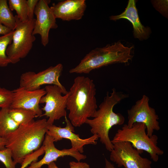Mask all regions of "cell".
<instances>
[{"label":"cell","mask_w":168,"mask_h":168,"mask_svg":"<svg viewBox=\"0 0 168 168\" xmlns=\"http://www.w3.org/2000/svg\"><path fill=\"white\" fill-rule=\"evenodd\" d=\"M96 90L93 80L88 77L75 78L66 104L68 118L74 127H80L89 118L94 117L97 108Z\"/></svg>","instance_id":"cell-1"},{"label":"cell","mask_w":168,"mask_h":168,"mask_svg":"<svg viewBox=\"0 0 168 168\" xmlns=\"http://www.w3.org/2000/svg\"><path fill=\"white\" fill-rule=\"evenodd\" d=\"M49 125L45 119L34 120L20 125L6 138V147L11 151L16 164H21L26 156L40 147Z\"/></svg>","instance_id":"cell-2"},{"label":"cell","mask_w":168,"mask_h":168,"mask_svg":"<svg viewBox=\"0 0 168 168\" xmlns=\"http://www.w3.org/2000/svg\"><path fill=\"white\" fill-rule=\"evenodd\" d=\"M128 96L127 94L113 89L111 93L107 92L93 118L87 119L85 123L90 126L91 133L98 136L100 142L110 152L113 150L114 146L109 137L110 130L114 125L123 124L125 119L121 114L114 112L113 108Z\"/></svg>","instance_id":"cell-3"},{"label":"cell","mask_w":168,"mask_h":168,"mask_svg":"<svg viewBox=\"0 0 168 168\" xmlns=\"http://www.w3.org/2000/svg\"><path fill=\"white\" fill-rule=\"evenodd\" d=\"M133 46L124 45L120 41L96 48L87 54L79 64L69 71L70 73L88 74L92 70L115 63H126L131 60Z\"/></svg>","instance_id":"cell-4"},{"label":"cell","mask_w":168,"mask_h":168,"mask_svg":"<svg viewBox=\"0 0 168 168\" xmlns=\"http://www.w3.org/2000/svg\"><path fill=\"white\" fill-rule=\"evenodd\" d=\"M146 130L145 125L142 123H135L131 127L125 124L117 130L111 142L112 144L120 142H130L141 154L143 151L146 152L152 161L156 162L159 156L163 155L164 152L157 146L158 137L153 134L149 137Z\"/></svg>","instance_id":"cell-5"},{"label":"cell","mask_w":168,"mask_h":168,"mask_svg":"<svg viewBox=\"0 0 168 168\" xmlns=\"http://www.w3.org/2000/svg\"><path fill=\"white\" fill-rule=\"evenodd\" d=\"M16 26L14 30L12 42L7 47L6 54L11 63L15 64L25 58L31 50L36 40L33 35L35 19L22 22L15 16Z\"/></svg>","instance_id":"cell-6"},{"label":"cell","mask_w":168,"mask_h":168,"mask_svg":"<svg viewBox=\"0 0 168 168\" xmlns=\"http://www.w3.org/2000/svg\"><path fill=\"white\" fill-rule=\"evenodd\" d=\"M46 94L41 99L40 104L45 103L42 110L44 112L41 117L45 116L48 118L47 122L49 125L54 124L55 121L66 116V110L69 91L64 96L62 89L54 85L45 86Z\"/></svg>","instance_id":"cell-7"},{"label":"cell","mask_w":168,"mask_h":168,"mask_svg":"<svg viewBox=\"0 0 168 168\" xmlns=\"http://www.w3.org/2000/svg\"><path fill=\"white\" fill-rule=\"evenodd\" d=\"M63 68V65L58 63L37 73L26 72L20 76V87L27 90L33 91L41 88V86L43 85H54L61 88L64 94L66 95L68 91L59 80Z\"/></svg>","instance_id":"cell-8"},{"label":"cell","mask_w":168,"mask_h":168,"mask_svg":"<svg viewBox=\"0 0 168 168\" xmlns=\"http://www.w3.org/2000/svg\"><path fill=\"white\" fill-rule=\"evenodd\" d=\"M149 100L148 97L144 95L128 110V120L127 124L131 127L136 123L144 124L146 127L147 134L151 137L154 131L159 130L160 127L158 120V116L155 109L150 106Z\"/></svg>","instance_id":"cell-9"},{"label":"cell","mask_w":168,"mask_h":168,"mask_svg":"<svg viewBox=\"0 0 168 168\" xmlns=\"http://www.w3.org/2000/svg\"><path fill=\"white\" fill-rule=\"evenodd\" d=\"M113 144L114 147L110 152V159L118 167L151 168L152 161L142 157L141 153L133 147L130 142H120Z\"/></svg>","instance_id":"cell-10"},{"label":"cell","mask_w":168,"mask_h":168,"mask_svg":"<svg viewBox=\"0 0 168 168\" xmlns=\"http://www.w3.org/2000/svg\"><path fill=\"white\" fill-rule=\"evenodd\" d=\"M50 1L39 0L34 11L36 18L33 35H40L41 43L44 46H46L49 43L50 30L58 27L56 18L48 5Z\"/></svg>","instance_id":"cell-11"},{"label":"cell","mask_w":168,"mask_h":168,"mask_svg":"<svg viewBox=\"0 0 168 168\" xmlns=\"http://www.w3.org/2000/svg\"><path fill=\"white\" fill-rule=\"evenodd\" d=\"M66 125L64 127L57 126L54 124L49 125L46 134L51 136L54 142H57L63 139L69 140L71 148L81 153L84 152V147L87 145H96L99 139L98 136L93 135L88 138H81L78 134L74 133V126L67 116L65 117Z\"/></svg>","instance_id":"cell-12"},{"label":"cell","mask_w":168,"mask_h":168,"mask_svg":"<svg viewBox=\"0 0 168 168\" xmlns=\"http://www.w3.org/2000/svg\"><path fill=\"white\" fill-rule=\"evenodd\" d=\"M54 142L52 137L46 134L43 142L44 151V156L38 161L32 162L26 168H41L43 166L48 165L56 161L58 158L66 156L72 157L78 161L85 160L86 158V155L71 147L59 150L55 147Z\"/></svg>","instance_id":"cell-13"},{"label":"cell","mask_w":168,"mask_h":168,"mask_svg":"<svg viewBox=\"0 0 168 168\" xmlns=\"http://www.w3.org/2000/svg\"><path fill=\"white\" fill-rule=\"evenodd\" d=\"M13 98L10 108H21L33 111L36 117H41L42 110L39 104L41 98L46 94L44 88L29 91L19 87L13 91Z\"/></svg>","instance_id":"cell-14"},{"label":"cell","mask_w":168,"mask_h":168,"mask_svg":"<svg viewBox=\"0 0 168 168\" xmlns=\"http://www.w3.org/2000/svg\"><path fill=\"white\" fill-rule=\"evenodd\" d=\"M86 7L85 0H66L53 3L50 7L56 19L70 21L81 19Z\"/></svg>","instance_id":"cell-15"},{"label":"cell","mask_w":168,"mask_h":168,"mask_svg":"<svg viewBox=\"0 0 168 168\" xmlns=\"http://www.w3.org/2000/svg\"><path fill=\"white\" fill-rule=\"evenodd\" d=\"M124 19L128 20L132 23L135 38L142 40L147 39L151 33L148 27H145L141 23L136 6V1L129 0L125 10L121 14L110 17V20L116 21Z\"/></svg>","instance_id":"cell-16"},{"label":"cell","mask_w":168,"mask_h":168,"mask_svg":"<svg viewBox=\"0 0 168 168\" xmlns=\"http://www.w3.org/2000/svg\"><path fill=\"white\" fill-rule=\"evenodd\" d=\"M9 108H4L0 110V137L5 138L19 126L10 116Z\"/></svg>","instance_id":"cell-17"},{"label":"cell","mask_w":168,"mask_h":168,"mask_svg":"<svg viewBox=\"0 0 168 168\" xmlns=\"http://www.w3.org/2000/svg\"><path fill=\"white\" fill-rule=\"evenodd\" d=\"M0 23L12 30L15 29L16 20L6 0H0Z\"/></svg>","instance_id":"cell-18"},{"label":"cell","mask_w":168,"mask_h":168,"mask_svg":"<svg viewBox=\"0 0 168 168\" xmlns=\"http://www.w3.org/2000/svg\"><path fill=\"white\" fill-rule=\"evenodd\" d=\"M9 112L12 118L19 125L28 123L36 117L33 111L21 108H9Z\"/></svg>","instance_id":"cell-19"},{"label":"cell","mask_w":168,"mask_h":168,"mask_svg":"<svg viewBox=\"0 0 168 168\" xmlns=\"http://www.w3.org/2000/svg\"><path fill=\"white\" fill-rule=\"evenodd\" d=\"M14 30L10 33L0 36V67H7L10 61L7 57L6 51L8 46L12 42Z\"/></svg>","instance_id":"cell-20"},{"label":"cell","mask_w":168,"mask_h":168,"mask_svg":"<svg viewBox=\"0 0 168 168\" xmlns=\"http://www.w3.org/2000/svg\"><path fill=\"white\" fill-rule=\"evenodd\" d=\"M9 7L12 11L15 10L17 13L16 16L22 22L28 20L27 14L26 0H9Z\"/></svg>","instance_id":"cell-21"},{"label":"cell","mask_w":168,"mask_h":168,"mask_svg":"<svg viewBox=\"0 0 168 168\" xmlns=\"http://www.w3.org/2000/svg\"><path fill=\"white\" fill-rule=\"evenodd\" d=\"M13 95V91L0 87V108H10Z\"/></svg>","instance_id":"cell-22"},{"label":"cell","mask_w":168,"mask_h":168,"mask_svg":"<svg viewBox=\"0 0 168 168\" xmlns=\"http://www.w3.org/2000/svg\"><path fill=\"white\" fill-rule=\"evenodd\" d=\"M0 161L6 168H15L16 164L13 161L11 151L7 148L0 150Z\"/></svg>","instance_id":"cell-23"},{"label":"cell","mask_w":168,"mask_h":168,"mask_svg":"<svg viewBox=\"0 0 168 168\" xmlns=\"http://www.w3.org/2000/svg\"><path fill=\"white\" fill-rule=\"evenodd\" d=\"M44 153V149L42 145L37 150L26 156L23 160L20 168H26L32 162L37 161L38 158Z\"/></svg>","instance_id":"cell-24"},{"label":"cell","mask_w":168,"mask_h":168,"mask_svg":"<svg viewBox=\"0 0 168 168\" xmlns=\"http://www.w3.org/2000/svg\"><path fill=\"white\" fill-rule=\"evenodd\" d=\"M155 8L164 16H168V0H156L152 2Z\"/></svg>","instance_id":"cell-25"},{"label":"cell","mask_w":168,"mask_h":168,"mask_svg":"<svg viewBox=\"0 0 168 168\" xmlns=\"http://www.w3.org/2000/svg\"><path fill=\"white\" fill-rule=\"evenodd\" d=\"M38 0H26L27 14L28 20L34 19V11Z\"/></svg>","instance_id":"cell-26"},{"label":"cell","mask_w":168,"mask_h":168,"mask_svg":"<svg viewBox=\"0 0 168 168\" xmlns=\"http://www.w3.org/2000/svg\"><path fill=\"white\" fill-rule=\"evenodd\" d=\"M69 168H90L86 163L80 161H71L69 163Z\"/></svg>","instance_id":"cell-27"},{"label":"cell","mask_w":168,"mask_h":168,"mask_svg":"<svg viewBox=\"0 0 168 168\" xmlns=\"http://www.w3.org/2000/svg\"><path fill=\"white\" fill-rule=\"evenodd\" d=\"M12 31L0 23V34L3 35H5L10 33Z\"/></svg>","instance_id":"cell-28"},{"label":"cell","mask_w":168,"mask_h":168,"mask_svg":"<svg viewBox=\"0 0 168 168\" xmlns=\"http://www.w3.org/2000/svg\"><path fill=\"white\" fill-rule=\"evenodd\" d=\"M6 144L7 140L6 138L0 137V150L6 148Z\"/></svg>","instance_id":"cell-29"},{"label":"cell","mask_w":168,"mask_h":168,"mask_svg":"<svg viewBox=\"0 0 168 168\" xmlns=\"http://www.w3.org/2000/svg\"><path fill=\"white\" fill-rule=\"evenodd\" d=\"M104 168H116L114 165L107 159L105 158V166Z\"/></svg>","instance_id":"cell-30"},{"label":"cell","mask_w":168,"mask_h":168,"mask_svg":"<svg viewBox=\"0 0 168 168\" xmlns=\"http://www.w3.org/2000/svg\"><path fill=\"white\" fill-rule=\"evenodd\" d=\"M48 168H59L54 162H53L48 165Z\"/></svg>","instance_id":"cell-31"}]
</instances>
